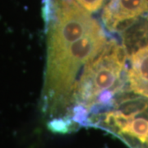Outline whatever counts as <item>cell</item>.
I'll return each mask as SVG.
<instances>
[{
    "mask_svg": "<svg viewBox=\"0 0 148 148\" xmlns=\"http://www.w3.org/2000/svg\"><path fill=\"white\" fill-rule=\"evenodd\" d=\"M87 127L106 130L129 148H148V99L121 90L110 106L88 119Z\"/></svg>",
    "mask_w": 148,
    "mask_h": 148,
    "instance_id": "3",
    "label": "cell"
},
{
    "mask_svg": "<svg viewBox=\"0 0 148 148\" xmlns=\"http://www.w3.org/2000/svg\"><path fill=\"white\" fill-rule=\"evenodd\" d=\"M127 68L128 89L148 99V44L132 52Z\"/></svg>",
    "mask_w": 148,
    "mask_h": 148,
    "instance_id": "5",
    "label": "cell"
},
{
    "mask_svg": "<svg viewBox=\"0 0 148 148\" xmlns=\"http://www.w3.org/2000/svg\"><path fill=\"white\" fill-rule=\"evenodd\" d=\"M75 1L89 12H97L105 2V0H75Z\"/></svg>",
    "mask_w": 148,
    "mask_h": 148,
    "instance_id": "6",
    "label": "cell"
},
{
    "mask_svg": "<svg viewBox=\"0 0 148 148\" xmlns=\"http://www.w3.org/2000/svg\"><path fill=\"white\" fill-rule=\"evenodd\" d=\"M107 42L106 32L100 25L73 42L47 50L45 90L47 112L52 119L65 110L68 114L85 66L101 53Z\"/></svg>",
    "mask_w": 148,
    "mask_h": 148,
    "instance_id": "1",
    "label": "cell"
},
{
    "mask_svg": "<svg viewBox=\"0 0 148 148\" xmlns=\"http://www.w3.org/2000/svg\"><path fill=\"white\" fill-rule=\"evenodd\" d=\"M148 15V0H109L101 19L110 32H123Z\"/></svg>",
    "mask_w": 148,
    "mask_h": 148,
    "instance_id": "4",
    "label": "cell"
},
{
    "mask_svg": "<svg viewBox=\"0 0 148 148\" xmlns=\"http://www.w3.org/2000/svg\"><path fill=\"white\" fill-rule=\"evenodd\" d=\"M127 50L114 40L85 66L73 95L74 106L84 107L90 114L101 96L124 90L127 77Z\"/></svg>",
    "mask_w": 148,
    "mask_h": 148,
    "instance_id": "2",
    "label": "cell"
}]
</instances>
